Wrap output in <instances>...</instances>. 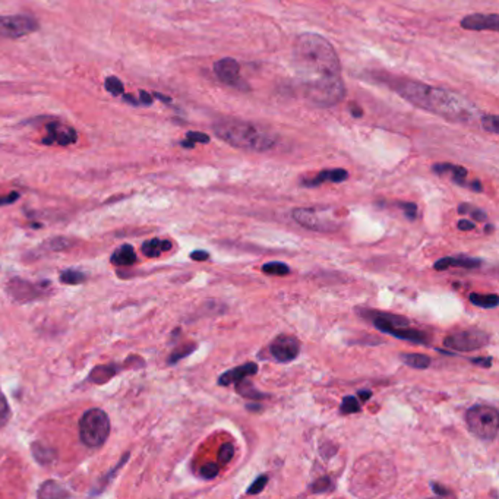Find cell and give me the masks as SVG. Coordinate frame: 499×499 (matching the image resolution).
Segmentation results:
<instances>
[{"instance_id": "32", "label": "cell", "mask_w": 499, "mask_h": 499, "mask_svg": "<svg viewBox=\"0 0 499 499\" xmlns=\"http://www.w3.org/2000/svg\"><path fill=\"white\" fill-rule=\"evenodd\" d=\"M268 483V476L262 475L255 480V482L252 483L251 487H249L248 495H258L261 492L264 491V487H267Z\"/></svg>"}, {"instance_id": "41", "label": "cell", "mask_w": 499, "mask_h": 499, "mask_svg": "<svg viewBox=\"0 0 499 499\" xmlns=\"http://www.w3.org/2000/svg\"><path fill=\"white\" fill-rule=\"evenodd\" d=\"M139 104L150 106V104H153V97H151L150 94L146 93V91H141V94H139Z\"/></svg>"}, {"instance_id": "7", "label": "cell", "mask_w": 499, "mask_h": 499, "mask_svg": "<svg viewBox=\"0 0 499 499\" xmlns=\"http://www.w3.org/2000/svg\"><path fill=\"white\" fill-rule=\"evenodd\" d=\"M489 343V336L480 329H463L459 333H453L444 340V345L455 352H475L480 350Z\"/></svg>"}, {"instance_id": "8", "label": "cell", "mask_w": 499, "mask_h": 499, "mask_svg": "<svg viewBox=\"0 0 499 499\" xmlns=\"http://www.w3.org/2000/svg\"><path fill=\"white\" fill-rule=\"evenodd\" d=\"M40 29L38 21L29 15H11L0 17V37L21 38Z\"/></svg>"}, {"instance_id": "30", "label": "cell", "mask_w": 499, "mask_h": 499, "mask_svg": "<svg viewBox=\"0 0 499 499\" xmlns=\"http://www.w3.org/2000/svg\"><path fill=\"white\" fill-rule=\"evenodd\" d=\"M329 487H331V480L327 476H322V478L315 480L311 485V492H313V494H324V492L329 491Z\"/></svg>"}, {"instance_id": "2", "label": "cell", "mask_w": 499, "mask_h": 499, "mask_svg": "<svg viewBox=\"0 0 499 499\" xmlns=\"http://www.w3.org/2000/svg\"><path fill=\"white\" fill-rule=\"evenodd\" d=\"M384 82L413 106L438 114L450 122H469L478 113L475 106L466 98L448 89L427 86L409 78L391 77Z\"/></svg>"}, {"instance_id": "40", "label": "cell", "mask_w": 499, "mask_h": 499, "mask_svg": "<svg viewBox=\"0 0 499 499\" xmlns=\"http://www.w3.org/2000/svg\"><path fill=\"white\" fill-rule=\"evenodd\" d=\"M191 258L194 261H199V262H201V261H207L208 258H210V254H208L207 251H195L192 252Z\"/></svg>"}, {"instance_id": "4", "label": "cell", "mask_w": 499, "mask_h": 499, "mask_svg": "<svg viewBox=\"0 0 499 499\" xmlns=\"http://www.w3.org/2000/svg\"><path fill=\"white\" fill-rule=\"evenodd\" d=\"M110 435V419L102 409H91L79 419V438L89 448H98Z\"/></svg>"}, {"instance_id": "24", "label": "cell", "mask_w": 499, "mask_h": 499, "mask_svg": "<svg viewBox=\"0 0 499 499\" xmlns=\"http://www.w3.org/2000/svg\"><path fill=\"white\" fill-rule=\"evenodd\" d=\"M262 272L268 276H287L290 274V268L283 262H267L262 265Z\"/></svg>"}, {"instance_id": "43", "label": "cell", "mask_w": 499, "mask_h": 499, "mask_svg": "<svg viewBox=\"0 0 499 499\" xmlns=\"http://www.w3.org/2000/svg\"><path fill=\"white\" fill-rule=\"evenodd\" d=\"M18 198H20V194H17V192H13V194H11L8 198H0V205H4V204L15 203Z\"/></svg>"}, {"instance_id": "16", "label": "cell", "mask_w": 499, "mask_h": 499, "mask_svg": "<svg viewBox=\"0 0 499 499\" xmlns=\"http://www.w3.org/2000/svg\"><path fill=\"white\" fill-rule=\"evenodd\" d=\"M349 178V173L345 170V169H334V170H324L320 173V175L315 176V178L308 179V180H304V187H320L324 182H334L340 183L345 182Z\"/></svg>"}, {"instance_id": "15", "label": "cell", "mask_w": 499, "mask_h": 499, "mask_svg": "<svg viewBox=\"0 0 499 499\" xmlns=\"http://www.w3.org/2000/svg\"><path fill=\"white\" fill-rule=\"evenodd\" d=\"M480 264H482V261L478 260V258H470V256H446V258L437 261L434 268L437 271H444V270H448L451 267L478 268L480 267Z\"/></svg>"}, {"instance_id": "38", "label": "cell", "mask_w": 499, "mask_h": 499, "mask_svg": "<svg viewBox=\"0 0 499 499\" xmlns=\"http://www.w3.org/2000/svg\"><path fill=\"white\" fill-rule=\"evenodd\" d=\"M470 362L473 365L482 366L485 370L492 366L491 357H473V359H470Z\"/></svg>"}, {"instance_id": "12", "label": "cell", "mask_w": 499, "mask_h": 499, "mask_svg": "<svg viewBox=\"0 0 499 499\" xmlns=\"http://www.w3.org/2000/svg\"><path fill=\"white\" fill-rule=\"evenodd\" d=\"M77 130L73 128L54 122L47 126V137L43 139V144H46V146H68L77 143Z\"/></svg>"}, {"instance_id": "29", "label": "cell", "mask_w": 499, "mask_h": 499, "mask_svg": "<svg viewBox=\"0 0 499 499\" xmlns=\"http://www.w3.org/2000/svg\"><path fill=\"white\" fill-rule=\"evenodd\" d=\"M483 129L491 132V134H498L499 132V119L495 114H487L482 118Z\"/></svg>"}, {"instance_id": "13", "label": "cell", "mask_w": 499, "mask_h": 499, "mask_svg": "<svg viewBox=\"0 0 499 499\" xmlns=\"http://www.w3.org/2000/svg\"><path fill=\"white\" fill-rule=\"evenodd\" d=\"M462 29H469V31H498L499 15L498 13H491V15H483V13H471L467 15L460 22Z\"/></svg>"}, {"instance_id": "42", "label": "cell", "mask_w": 499, "mask_h": 499, "mask_svg": "<svg viewBox=\"0 0 499 499\" xmlns=\"http://www.w3.org/2000/svg\"><path fill=\"white\" fill-rule=\"evenodd\" d=\"M432 489H434V492L435 494H437V495H450V491H446L445 487H441V485H438V483H432Z\"/></svg>"}, {"instance_id": "33", "label": "cell", "mask_w": 499, "mask_h": 499, "mask_svg": "<svg viewBox=\"0 0 499 499\" xmlns=\"http://www.w3.org/2000/svg\"><path fill=\"white\" fill-rule=\"evenodd\" d=\"M219 473H220L219 464L208 463V464H204V466L201 467V476H203L204 479H208V480L214 479V478H217V476H219Z\"/></svg>"}, {"instance_id": "18", "label": "cell", "mask_w": 499, "mask_h": 499, "mask_svg": "<svg viewBox=\"0 0 499 499\" xmlns=\"http://www.w3.org/2000/svg\"><path fill=\"white\" fill-rule=\"evenodd\" d=\"M434 171L435 173H438V175L451 173V175H453V180H454L457 185H460V187H464V185H466L467 170L464 167L454 166V164L443 162V164H435Z\"/></svg>"}, {"instance_id": "34", "label": "cell", "mask_w": 499, "mask_h": 499, "mask_svg": "<svg viewBox=\"0 0 499 499\" xmlns=\"http://www.w3.org/2000/svg\"><path fill=\"white\" fill-rule=\"evenodd\" d=\"M9 416H11V411H9L8 402L0 395V428H4L6 425Z\"/></svg>"}, {"instance_id": "46", "label": "cell", "mask_w": 499, "mask_h": 499, "mask_svg": "<svg viewBox=\"0 0 499 499\" xmlns=\"http://www.w3.org/2000/svg\"><path fill=\"white\" fill-rule=\"evenodd\" d=\"M469 187H470L471 189H473V191H476V192H482L483 191V187H482V185H480L479 180H475V182H471L470 185H469Z\"/></svg>"}, {"instance_id": "23", "label": "cell", "mask_w": 499, "mask_h": 499, "mask_svg": "<svg viewBox=\"0 0 499 499\" xmlns=\"http://www.w3.org/2000/svg\"><path fill=\"white\" fill-rule=\"evenodd\" d=\"M38 496L40 498H62V496H70V494L61 485H57L54 482H47L41 487Z\"/></svg>"}, {"instance_id": "25", "label": "cell", "mask_w": 499, "mask_h": 499, "mask_svg": "<svg viewBox=\"0 0 499 499\" xmlns=\"http://www.w3.org/2000/svg\"><path fill=\"white\" fill-rule=\"evenodd\" d=\"M84 280H86L84 272L77 271V270H65L61 272V281L65 285H79Z\"/></svg>"}, {"instance_id": "10", "label": "cell", "mask_w": 499, "mask_h": 499, "mask_svg": "<svg viewBox=\"0 0 499 499\" xmlns=\"http://www.w3.org/2000/svg\"><path fill=\"white\" fill-rule=\"evenodd\" d=\"M362 315L374 322L375 329H379L381 333L393 334L395 329L409 327L411 321L402 315L395 313L379 312V311H362Z\"/></svg>"}, {"instance_id": "39", "label": "cell", "mask_w": 499, "mask_h": 499, "mask_svg": "<svg viewBox=\"0 0 499 499\" xmlns=\"http://www.w3.org/2000/svg\"><path fill=\"white\" fill-rule=\"evenodd\" d=\"M460 230H463V232H470V230H475L476 224L473 221H469V220L463 219L460 220L459 224Z\"/></svg>"}, {"instance_id": "45", "label": "cell", "mask_w": 499, "mask_h": 499, "mask_svg": "<svg viewBox=\"0 0 499 499\" xmlns=\"http://www.w3.org/2000/svg\"><path fill=\"white\" fill-rule=\"evenodd\" d=\"M370 397H372V393H370V391H359V398H362L363 402H366V400H370Z\"/></svg>"}, {"instance_id": "9", "label": "cell", "mask_w": 499, "mask_h": 499, "mask_svg": "<svg viewBox=\"0 0 499 499\" xmlns=\"http://www.w3.org/2000/svg\"><path fill=\"white\" fill-rule=\"evenodd\" d=\"M299 352H301V343L295 336H290V334H281L279 337L274 338L270 345V353L277 362H281V363L295 361Z\"/></svg>"}, {"instance_id": "44", "label": "cell", "mask_w": 499, "mask_h": 499, "mask_svg": "<svg viewBox=\"0 0 499 499\" xmlns=\"http://www.w3.org/2000/svg\"><path fill=\"white\" fill-rule=\"evenodd\" d=\"M352 114H353L356 119L362 118V116H363V110L356 106V104H353V106H352Z\"/></svg>"}, {"instance_id": "21", "label": "cell", "mask_w": 499, "mask_h": 499, "mask_svg": "<svg viewBox=\"0 0 499 499\" xmlns=\"http://www.w3.org/2000/svg\"><path fill=\"white\" fill-rule=\"evenodd\" d=\"M470 302L482 309H495L499 304V296L495 293H487V295L471 293Z\"/></svg>"}, {"instance_id": "6", "label": "cell", "mask_w": 499, "mask_h": 499, "mask_svg": "<svg viewBox=\"0 0 499 499\" xmlns=\"http://www.w3.org/2000/svg\"><path fill=\"white\" fill-rule=\"evenodd\" d=\"M293 219L302 228L309 229L312 232H336L338 224L333 215H327V210L315 208H296L293 212Z\"/></svg>"}, {"instance_id": "47", "label": "cell", "mask_w": 499, "mask_h": 499, "mask_svg": "<svg viewBox=\"0 0 499 499\" xmlns=\"http://www.w3.org/2000/svg\"><path fill=\"white\" fill-rule=\"evenodd\" d=\"M155 97L160 98V100H162V102H167V103L171 102V98L164 97V96H162V94H155Z\"/></svg>"}, {"instance_id": "31", "label": "cell", "mask_w": 499, "mask_h": 499, "mask_svg": "<svg viewBox=\"0 0 499 499\" xmlns=\"http://www.w3.org/2000/svg\"><path fill=\"white\" fill-rule=\"evenodd\" d=\"M106 89L109 93L113 94V96H122L123 94V84L119 78L110 77L106 79Z\"/></svg>"}, {"instance_id": "36", "label": "cell", "mask_w": 499, "mask_h": 499, "mask_svg": "<svg viewBox=\"0 0 499 499\" xmlns=\"http://www.w3.org/2000/svg\"><path fill=\"white\" fill-rule=\"evenodd\" d=\"M195 349L196 347L194 345H187L185 349L179 350V352H175V353L171 354L170 361L169 362H170V363H176V362L180 361L183 357L189 356V354H191Z\"/></svg>"}, {"instance_id": "3", "label": "cell", "mask_w": 499, "mask_h": 499, "mask_svg": "<svg viewBox=\"0 0 499 499\" xmlns=\"http://www.w3.org/2000/svg\"><path fill=\"white\" fill-rule=\"evenodd\" d=\"M214 134L229 146L239 148V150L255 151V153H265L274 148L277 144V137L268 132L264 128L242 121L237 118L219 119L212 125Z\"/></svg>"}, {"instance_id": "20", "label": "cell", "mask_w": 499, "mask_h": 499, "mask_svg": "<svg viewBox=\"0 0 499 499\" xmlns=\"http://www.w3.org/2000/svg\"><path fill=\"white\" fill-rule=\"evenodd\" d=\"M236 391H237L242 397L251 398V400H264V398L267 397V394L256 390L254 384L248 381V378H245L242 381L236 382Z\"/></svg>"}, {"instance_id": "22", "label": "cell", "mask_w": 499, "mask_h": 499, "mask_svg": "<svg viewBox=\"0 0 499 499\" xmlns=\"http://www.w3.org/2000/svg\"><path fill=\"white\" fill-rule=\"evenodd\" d=\"M402 361L413 370H428L430 366V357L420 353H403Z\"/></svg>"}, {"instance_id": "5", "label": "cell", "mask_w": 499, "mask_h": 499, "mask_svg": "<svg viewBox=\"0 0 499 499\" xmlns=\"http://www.w3.org/2000/svg\"><path fill=\"white\" fill-rule=\"evenodd\" d=\"M466 423L471 434L482 441H494L499 430V413L495 407L473 406L467 411Z\"/></svg>"}, {"instance_id": "37", "label": "cell", "mask_w": 499, "mask_h": 499, "mask_svg": "<svg viewBox=\"0 0 499 499\" xmlns=\"http://www.w3.org/2000/svg\"><path fill=\"white\" fill-rule=\"evenodd\" d=\"M398 205H400V208H403V210H404V212H406V215L407 217H409V219H416V215H418V205H416V204L400 203L398 204Z\"/></svg>"}, {"instance_id": "14", "label": "cell", "mask_w": 499, "mask_h": 499, "mask_svg": "<svg viewBox=\"0 0 499 499\" xmlns=\"http://www.w3.org/2000/svg\"><path fill=\"white\" fill-rule=\"evenodd\" d=\"M256 372H258V365L254 363V362H249V363H245V365L236 366L233 370L220 375L219 386L228 387L230 386V384H236V382L242 381L245 378L255 375Z\"/></svg>"}, {"instance_id": "1", "label": "cell", "mask_w": 499, "mask_h": 499, "mask_svg": "<svg viewBox=\"0 0 499 499\" xmlns=\"http://www.w3.org/2000/svg\"><path fill=\"white\" fill-rule=\"evenodd\" d=\"M293 68L304 98L313 106L333 107L345 100L340 59L325 37L315 33L297 37L293 45Z\"/></svg>"}, {"instance_id": "11", "label": "cell", "mask_w": 499, "mask_h": 499, "mask_svg": "<svg viewBox=\"0 0 499 499\" xmlns=\"http://www.w3.org/2000/svg\"><path fill=\"white\" fill-rule=\"evenodd\" d=\"M214 72L220 81L235 87L237 89H249L246 82L240 78V65L233 57H224L221 61L215 62Z\"/></svg>"}, {"instance_id": "27", "label": "cell", "mask_w": 499, "mask_h": 499, "mask_svg": "<svg viewBox=\"0 0 499 499\" xmlns=\"http://www.w3.org/2000/svg\"><path fill=\"white\" fill-rule=\"evenodd\" d=\"M357 412H361V404H359V400L356 397H349L343 398V403H341L340 406V413L341 414H353L357 413Z\"/></svg>"}, {"instance_id": "28", "label": "cell", "mask_w": 499, "mask_h": 499, "mask_svg": "<svg viewBox=\"0 0 499 499\" xmlns=\"http://www.w3.org/2000/svg\"><path fill=\"white\" fill-rule=\"evenodd\" d=\"M233 457H235V446L233 444L226 443L220 446L219 450V463L228 464L232 462Z\"/></svg>"}, {"instance_id": "19", "label": "cell", "mask_w": 499, "mask_h": 499, "mask_svg": "<svg viewBox=\"0 0 499 499\" xmlns=\"http://www.w3.org/2000/svg\"><path fill=\"white\" fill-rule=\"evenodd\" d=\"M173 248L170 240L164 239H151L146 240L143 245V254L148 258H157L164 252H169Z\"/></svg>"}, {"instance_id": "26", "label": "cell", "mask_w": 499, "mask_h": 499, "mask_svg": "<svg viewBox=\"0 0 499 499\" xmlns=\"http://www.w3.org/2000/svg\"><path fill=\"white\" fill-rule=\"evenodd\" d=\"M460 214H470L471 219H475L476 221H487V212L480 210L478 207H471L469 204H462L459 207Z\"/></svg>"}, {"instance_id": "35", "label": "cell", "mask_w": 499, "mask_h": 499, "mask_svg": "<svg viewBox=\"0 0 499 499\" xmlns=\"http://www.w3.org/2000/svg\"><path fill=\"white\" fill-rule=\"evenodd\" d=\"M187 139L191 141L192 144L210 143V137L207 134H203V132H187Z\"/></svg>"}, {"instance_id": "17", "label": "cell", "mask_w": 499, "mask_h": 499, "mask_svg": "<svg viewBox=\"0 0 499 499\" xmlns=\"http://www.w3.org/2000/svg\"><path fill=\"white\" fill-rule=\"evenodd\" d=\"M110 261H112V264L118 265V267H130L137 262V254L130 245H123L114 251Z\"/></svg>"}]
</instances>
